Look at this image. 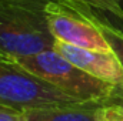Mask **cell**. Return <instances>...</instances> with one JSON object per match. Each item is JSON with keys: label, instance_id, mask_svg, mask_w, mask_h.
Segmentation results:
<instances>
[{"label": "cell", "instance_id": "obj_1", "mask_svg": "<svg viewBox=\"0 0 123 121\" xmlns=\"http://www.w3.org/2000/svg\"><path fill=\"white\" fill-rule=\"evenodd\" d=\"M14 60L34 76L50 83L76 101L112 104L116 97V84L87 74L66 60L55 49Z\"/></svg>", "mask_w": 123, "mask_h": 121}, {"label": "cell", "instance_id": "obj_2", "mask_svg": "<svg viewBox=\"0 0 123 121\" xmlns=\"http://www.w3.org/2000/svg\"><path fill=\"white\" fill-rule=\"evenodd\" d=\"M44 9L20 3H0V53L12 57H29L52 50Z\"/></svg>", "mask_w": 123, "mask_h": 121}, {"label": "cell", "instance_id": "obj_3", "mask_svg": "<svg viewBox=\"0 0 123 121\" xmlns=\"http://www.w3.org/2000/svg\"><path fill=\"white\" fill-rule=\"evenodd\" d=\"M59 88L34 76L17 61L0 53V104L26 111L77 104Z\"/></svg>", "mask_w": 123, "mask_h": 121}, {"label": "cell", "instance_id": "obj_4", "mask_svg": "<svg viewBox=\"0 0 123 121\" xmlns=\"http://www.w3.org/2000/svg\"><path fill=\"white\" fill-rule=\"evenodd\" d=\"M94 11L87 6L64 0L50 1L44 6V16L56 41L89 50L112 51L94 24Z\"/></svg>", "mask_w": 123, "mask_h": 121}, {"label": "cell", "instance_id": "obj_5", "mask_svg": "<svg viewBox=\"0 0 123 121\" xmlns=\"http://www.w3.org/2000/svg\"><path fill=\"white\" fill-rule=\"evenodd\" d=\"M53 49L87 74L116 86H123V67L112 51L82 49L62 41H56Z\"/></svg>", "mask_w": 123, "mask_h": 121}, {"label": "cell", "instance_id": "obj_6", "mask_svg": "<svg viewBox=\"0 0 123 121\" xmlns=\"http://www.w3.org/2000/svg\"><path fill=\"white\" fill-rule=\"evenodd\" d=\"M105 105L103 103H77L26 110L23 116L25 121H99Z\"/></svg>", "mask_w": 123, "mask_h": 121}, {"label": "cell", "instance_id": "obj_7", "mask_svg": "<svg viewBox=\"0 0 123 121\" xmlns=\"http://www.w3.org/2000/svg\"><path fill=\"white\" fill-rule=\"evenodd\" d=\"M50 1H57V0H0V3H20L34 7H42V9H44V6ZM64 1L87 6L99 13H110L115 17L123 20V7L116 0H64Z\"/></svg>", "mask_w": 123, "mask_h": 121}, {"label": "cell", "instance_id": "obj_8", "mask_svg": "<svg viewBox=\"0 0 123 121\" xmlns=\"http://www.w3.org/2000/svg\"><path fill=\"white\" fill-rule=\"evenodd\" d=\"M93 20L97 29L100 30L102 36L105 37V40L107 41L112 53L116 56V59L119 60V63L123 67V30L116 27L110 20L100 16L99 11L93 13Z\"/></svg>", "mask_w": 123, "mask_h": 121}, {"label": "cell", "instance_id": "obj_9", "mask_svg": "<svg viewBox=\"0 0 123 121\" xmlns=\"http://www.w3.org/2000/svg\"><path fill=\"white\" fill-rule=\"evenodd\" d=\"M99 121H123V107L119 104H106L102 108Z\"/></svg>", "mask_w": 123, "mask_h": 121}, {"label": "cell", "instance_id": "obj_10", "mask_svg": "<svg viewBox=\"0 0 123 121\" xmlns=\"http://www.w3.org/2000/svg\"><path fill=\"white\" fill-rule=\"evenodd\" d=\"M0 121H25L23 111L0 104Z\"/></svg>", "mask_w": 123, "mask_h": 121}, {"label": "cell", "instance_id": "obj_11", "mask_svg": "<svg viewBox=\"0 0 123 121\" xmlns=\"http://www.w3.org/2000/svg\"><path fill=\"white\" fill-rule=\"evenodd\" d=\"M115 98H123V86H117V91H116Z\"/></svg>", "mask_w": 123, "mask_h": 121}, {"label": "cell", "instance_id": "obj_12", "mask_svg": "<svg viewBox=\"0 0 123 121\" xmlns=\"http://www.w3.org/2000/svg\"><path fill=\"white\" fill-rule=\"evenodd\" d=\"M112 104H119L120 107H123V98H115Z\"/></svg>", "mask_w": 123, "mask_h": 121}, {"label": "cell", "instance_id": "obj_13", "mask_svg": "<svg viewBox=\"0 0 123 121\" xmlns=\"http://www.w3.org/2000/svg\"><path fill=\"white\" fill-rule=\"evenodd\" d=\"M116 1H117V3H119V4L123 7V0H116Z\"/></svg>", "mask_w": 123, "mask_h": 121}]
</instances>
